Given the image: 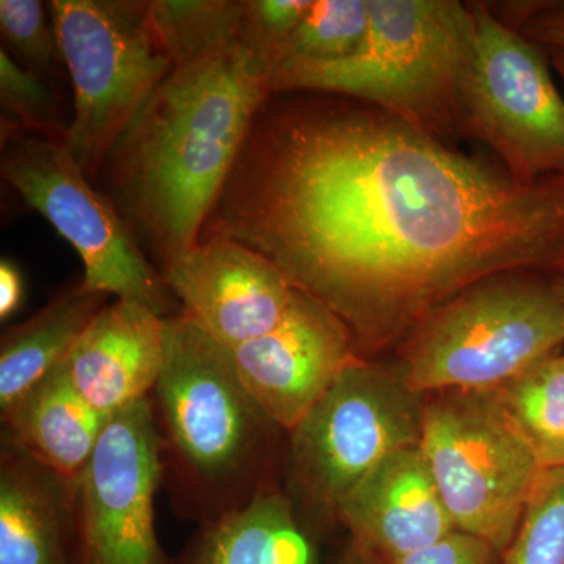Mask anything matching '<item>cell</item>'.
Listing matches in <instances>:
<instances>
[{"instance_id":"83f0119b","label":"cell","mask_w":564,"mask_h":564,"mask_svg":"<svg viewBox=\"0 0 564 564\" xmlns=\"http://www.w3.org/2000/svg\"><path fill=\"white\" fill-rule=\"evenodd\" d=\"M24 295V284L20 270L7 259L0 263V317L9 318L20 307Z\"/></svg>"},{"instance_id":"6da1fadb","label":"cell","mask_w":564,"mask_h":564,"mask_svg":"<svg viewBox=\"0 0 564 564\" xmlns=\"http://www.w3.org/2000/svg\"><path fill=\"white\" fill-rule=\"evenodd\" d=\"M210 217L355 340L417 326L500 273L564 278V173L514 180L392 115H258Z\"/></svg>"},{"instance_id":"3957f363","label":"cell","mask_w":564,"mask_h":564,"mask_svg":"<svg viewBox=\"0 0 564 564\" xmlns=\"http://www.w3.org/2000/svg\"><path fill=\"white\" fill-rule=\"evenodd\" d=\"M151 404L163 480L182 513L203 524L276 488L272 447L284 430L248 391L231 348L182 313L163 318V367Z\"/></svg>"},{"instance_id":"4316f807","label":"cell","mask_w":564,"mask_h":564,"mask_svg":"<svg viewBox=\"0 0 564 564\" xmlns=\"http://www.w3.org/2000/svg\"><path fill=\"white\" fill-rule=\"evenodd\" d=\"M522 31L527 40L564 52V6L541 7L527 18Z\"/></svg>"},{"instance_id":"2e32d148","label":"cell","mask_w":564,"mask_h":564,"mask_svg":"<svg viewBox=\"0 0 564 564\" xmlns=\"http://www.w3.org/2000/svg\"><path fill=\"white\" fill-rule=\"evenodd\" d=\"M77 480L44 466L2 433L0 564H79Z\"/></svg>"},{"instance_id":"30bf717a","label":"cell","mask_w":564,"mask_h":564,"mask_svg":"<svg viewBox=\"0 0 564 564\" xmlns=\"http://www.w3.org/2000/svg\"><path fill=\"white\" fill-rule=\"evenodd\" d=\"M473 10V52L459 95L467 128L494 148L514 180L564 173V99L543 52L486 7Z\"/></svg>"},{"instance_id":"603a6c76","label":"cell","mask_w":564,"mask_h":564,"mask_svg":"<svg viewBox=\"0 0 564 564\" xmlns=\"http://www.w3.org/2000/svg\"><path fill=\"white\" fill-rule=\"evenodd\" d=\"M0 135L20 133L65 139L57 104L39 74L20 65L6 46L0 47Z\"/></svg>"},{"instance_id":"8992f818","label":"cell","mask_w":564,"mask_h":564,"mask_svg":"<svg viewBox=\"0 0 564 564\" xmlns=\"http://www.w3.org/2000/svg\"><path fill=\"white\" fill-rule=\"evenodd\" d=\"M50 10L74 87V118L62 143L93 177L172 69V57L150 2L52 0Z\"/></svg>"},{"instance_id":"7a4b0ae2","label":"cell","mask_w":564,"mask_h":564,"mask_svg":"<svg viewBox=\"0 0 564 564\" xmlns=\"http://www.w3.org/2000/svg\"><path fill=\"white\" fill-rule=\"evenodd\" d=\"M150 13L172 69L104 166L129 228L165 267L198 243L272 95V65L245 43L242 2L154 0Z\"/></svg>"},{"instance_id":"9c48e42d","label":"cell","mask_w":564,"mask_h":564,"mask_svg":"<svg viewBox=\"0 0 564 564\" xmlns=\"http://www.w3.org/2000/svg\"><path fill=\"white\" fill-rule=\"evenodd\" d=\"M0 173L79 252L85 289L170 317L173 293L162 273L144 258L128 223L91 187L62 140L31 133L3 140Z\"/></svg>"},{"instance_id":"5b68a950","label":"cell","mask_w":564,"mask_h":564,"mask_svg":"<svg viewBox=\"0 0 564 564\" xmlns=\"http://www.w3.org/2000/svg\"><path fill=\"white\" fill-rule=\"evenodd\" d=\"M564 345L554 281L480 282L434 310L408 344L402 369L414 391H494Z\"/></svg>"},{"instance_id":"4dcf8cb0","label":"cell","mask_w":564,"mask_h":564,"mask_svg":"<svg viewBox=\"0 0 564 564\" xmlns=\"http://www.w3.org/2000/svg\"><path fill=\"white\" fill-rule=\"evenodd\" d=\"M554 285L556 293H558L560 302H562L564 310V278H558V280H555Z\"/></svg>"},{"instance_id":"7402d4cb","label":"cell","mask_w":564,"mask_h":564,"mask_svg":"<svg viewBox=\"0 0 564 564\" xmlns=\"http://www.w3.org/2000/svg\"><path fill=\"white\" fill-rule=\"evenodd\" d=\"M503 564H564V467L544 470Z\"/></svg>"},{"instance_id":"d4e9b609","label":"cell","mask_w":564,"mask_h":564,"mask_svg":"<svg viewBox=\"0 0 564 564\" xmlns=\"http://www.w3.org/2000/svg\"><path fill=\"white\" fill-rule=\"evenodd\" d=\"M311 0H248L242 2V35L245 43L272 65L282 44L288 41Z\"/></svg>"},{"instance_id":"52a82bcc","label":"cell","mask_w":564,"mask_h":564,"mask_svg":"<svg viewBox=\"0 0 564 564\" xmlns=\"http://www.w3.org/2000/svg\"><path fill=\"white\" fill-rule=\"evenodd\" d=\"M419 448L456 530L502 555L544 470L491 391L425 399Z\"/></svg>"},{"instance_id":"4fadbf2b","label":"cell","mask_w":564,"mask_h":564,"mask_svg":"<svg viewBox=\"0 0 564 564\" xmlns=\"http://www.w3.org/2000/svg\"><path fill=\"white\" fill-rule=\"evenodd\" d=\"M231 351L248 391L285 433L358 359L348 326L303 292L273 332Z\"/></svg>"},{"instance_id":"ba28073f","label":"cell","mask_w":564,"mask_h":564,"mask_svg":"<svg viewBox=\"0 0 564 564\" xmlns=\"http://www.w3.org/2000/svg\"><path fill=\"white\" fill-rule=\"evenodd\" d=\"M425 395L402 366L355 359L289 434V478L311 511L336 518L367 474L403 448L417 447Z\"/></svg>"},{"instance_id":"5bb4252c","label":"cell","mask_w":564,"mask_h":564,"mask_svg":"<svg viewBox=\"0 0 564 564\" xmlns=\"http://www.w3.org/2000/svg\"><path fill=\"white\" fill-rule=\"evenodd\" d=\"M336 519L350 532L351 547L377 564H395L456 530L419 445L378 464Z\"/></svg>"},{"instance_id":"44dd1931","label":"cell","mask_w":564,"mask_h":564,"mask_svg":"<svg viewBox=\"0 0 564 564\" xmlns=\"http://www.w3.org/2000/svg\"><path fill=\"white\" fill-rule=\"evenodd\" d=\"M369 24V0L313 2L302 22L282 44L272 68L347 61L361 46Z\"/></svg>"},{"instance_id":"9a60e30c","label":"cell","mask_w":564,"mask_h":564,"mask_svg":"<svg viewBox=\"0 0 564 564\" xmlns=\"http://www.w3.org/2000/svg\"><path fill=\"white\" fill-rule=\"evenodd\" d=\"M80 395L107 419L150 399L163 367V317L115 299L63 362Z\"/></svg>"},{"instance_id":"ac0fdd59","label":"cell","mask_w":564,"mask_h":564,"mask_svg":"<svg viewBox=\"0 0 564 564\" xmlns=\"http://www.w3.org/2000/svg\"><path fill=\"white\" fill-rule=\"evenodd\" d=\"M176 564H318L295 508L270 488L232 513L203 522Z\"/></svg>"},{"instance_id":"277c9868","label":"cell","mask_w":564,"mask_h":564,"mask_svg":"<svg viewBox=\"0 0 564 564\" xmlns=\"http://www.w3.org/2000/svg\"><path fill=\"white\" fill-rule=\"evenodd\" d=\"M370 24L352 57L272 68V93L355 96L429 133L459 113L475 35L473 7L456 0H369Z\"/></svg>"},{"instance_id":"d6986e66","label":"cell","mask_w":564,"mask_h":564,"mask_svg":"<svg viewBox=\"0 0 564 564\" xmlns=\"http://www.w3.org/2000/svg\"><path fill=\"white\" fill-rule=\"evenodd\" d=\"M110 296L84 285L61 293L43 310L3 332L0 340V413L68 358Z\"/></svg>"},{"instance_id":"ffe728a7","label":"cell","mask_w":564,"mask_h":564,"mask_svg":"<svg viewBox=\"0 0 564 564\" xmlns=\"http://www.w3.org/2000/svg\"><path fill=\"white\" fill-rule=\"evenodd\" d=\"M491 393L543 470L564 467V352Z\"/></svg>"},{"instance_id":"f1b7e54d","label":"cell","mask_w":564,"mask_h":564,"mask_svg":"<svg viewBox=\"0 0 564 564\" xmlns=\"http://www.w3.org/2000/svg\"><path fill=\"white\" fill-rule=\"evenodd\" d=\"M340 564H377L373 562H370L369 558H366L362 554H359L358 551H356L355 547H350V551L347 552V555H345L344 562Z\"/></svg>"},{"instance_id":"f546056e","label":"cell","mask_w":564,"mask_h":564,"mask_svg":"<svg viewBox=\"0 0 564 564\" xmlns=\"http://www.w3.org/2000/svg\"><path fill=\"white\" fill-rule=\"evenodd\" d=\"M551 57L552 63H554L556 73L560 74V77H562L564 84V52L551 51Z\"/></svg>"},{"instance_id":"484cf974","label":"cell","mask_w":564,"mask_h":564,"mask_svg":"<svg viewBox=\"0 0 564 564\" xmlns=\"http://www.w3.org/2000/svg\"><path fill=\"white\" fill-rule=\"evenodd\" d=\"M497 552L480 538L455 530L395 564H492Z\"/></svg>"},{"instance_id":"8fae6325","label":"cell","mask_w":564,"mask_h":564,"mask_svg":"<svg viewBox=\"0 0 564 564\" xmlns=\"http://www.w3.org/2000/svg\"><path fill=\"white\" fill-rule=\"evenodd\" d=\"M162 481L150 397L109 419L77 480L79 564H169L155 525Z\"/></svg>"},{"instance_id":"cb8c5ba5","label":"cell","mask_w":564,"mask_h":564,"mask_svg":"<svg viewBox=\"0 0 564 564\" xmlns=\"http://www.w3.org/2000/svg\"><path fill=\"white\" fill-rule=\"evenodd\" d=\"M0 31L7 44L33 73H52L63 62L50 10L41 0H0Z\"/></svg>"},{"instance_id":"7c38bea8","label":"cell","mask_w":564,"mask_h":564,"mask_svg":"<svg viewBox=\"0 0 564 564\" xmlns=\"http://www.w3.org/2000/svg\"><path fill=\"white\" fill-rule=\"evenodd\" d=\"M162 276L182 314L231 350L273 332L300 295L269 259L214 234L166 263Z\"/></svg>"},{"instance_id":"e0dca14e","label":"cell","mask_w":564,"mask_h":564,"mask_svg":"<svg viewBox=\"0 0 564 564\" xmlns=\"http://www.w3.org/2000/svg\"><path fill=\"white\" fill-rule=\"evenodd\" d=\"M0 415L3 433L41 464L69 478L84 473L109 422L80 395L63 364Z\"/></svg>"}]
</instances>
